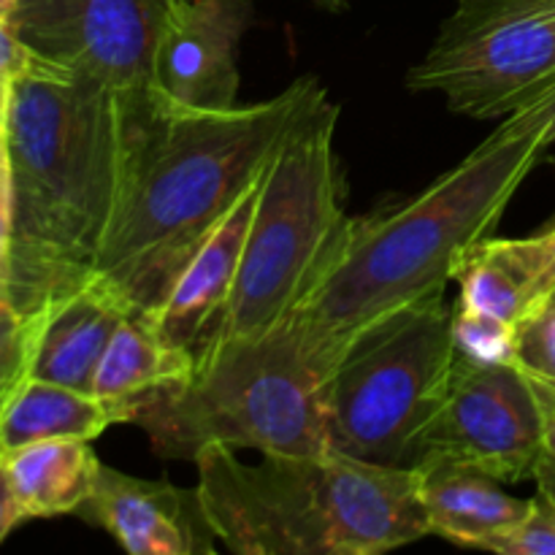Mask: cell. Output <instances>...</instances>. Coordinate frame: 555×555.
<instances>
[{"label": "cell", "instance_id": "1", "mask_svg": "<svg viewBox=\"0 0 555 555\" xmlns=\"http://www.w3.org/2000/svg\"><path fill=\"white\" fill-rule=\"evenodd\" d=\"M328 95L301 76L228 112L177 106L152 87L119 92L117 198L95 274L150 314L287 133Z\"/></svg>", "mask_w": 555, "mask_h": 555}, {"label": "cell", "instance_id": "2", "mask_svg": "<svg viewBox=\"0 0 555 555\" xmlns=\"http://www.w3.org/2000/svg\"><path fill=\"white\" fill-rule=\"evenodd\" d=\"M555 81L496 125L459 166L404 204L350 217L334 258L285 328L325 385L347 347L410 304L444 296L455 269L491 236L551 150Z\"/></svg>", "mask_w": 555, "mask_h": 555}, {"label": "cell", "instance_id": "3", "mask_svg": "<svg viewBox=\"0 0 555 555\" xmlns=\"http://www.w3.org/2000/svg\"><path fill=\"white\" fill-rule=\"evenodd\" d=\"M14 238L5 298L38 314L95 276L117 198L119 90L36 57L11 95Z\"/></svg>", "mask_w": 555, "mask_h": 555}, {"label": "cell", "instance_id": "4", "mask_svg": "<svg viewBox=\"0 0 555 555\" xmlns=\"http://www.w3.org/2000/svg\"><path fill=\"white\" fill-rule=\"evenodd\" d=\"M193 464L209 529L238 555H379L431 534L415 466L339 448L253 464L225 444H209Z\"/></svg>", "mask_w": 555, "mask_h": 555}, {"label": "cell", "instance_id": "5", "mask_svg": "<svg viewBox=\"0 0 555 555\" xmlns=\"http://www.w3.org/2000/svg\"><path fill=\"white\" fill-rule=\"evenodd\" d=\"M160 459L195 461L209 444L260 455H323L334 448L323 383L282 325L260 339L211 341L182 383L139 406Z\"/></svg>", "mask_w": 555, "mask_h": 555}, {"label": "cell", "instance_id": "6", "mask_svg": "<svg viewBox=\"0 0 555 555\" xmlns=\"http://www.w3.org/2000/svg\"><path fill=\"white\" fill-rule=\"evenodd\" d=\"M339 114L325 95L271 155L236 285L209 345L260 339L287 325L334 258L350 222L345 168L336 155Z\"/></svg>", "mask_w": 555, "mask_h": 555}, {"label": "cell", "instance_id": "7", "mask_svg": "<svg viewBox=\"0 0 555 555\" xmlns=\"http://www.w3.org/2000/svg\"><path fill=\"white\" fill-rule=\"evenodd\" d=\"M459 350L444 296L410 304L363 331L323 385L334 448L383 466H412Z\"/></svg>", "mask_w": 555, "mask_h": 555}, {"label": "cell", "instance_id": "8", "mask_svg": "<svg viewBox=\"0 0 555 555\" xmlns=\"http://www.w3.org/2000/svg\"><path fill=\"white\" fill-rule=\"evenodd\" d=\"M555 81V0H459L406 74L455 114L504 119Z\"/></svg>", "mask_w": 555, "mask_h": 555}, {"label": "cell", "instance_id": "9", "mask_svg": "<svg viewBox=\"0 0 555 555\" xmlns=\"http://www.w3.org/2000/svg\"><path fill=\"white\" fill-rule=\"evenodd\" d=\"M545 412L515 363H477L459 352L448 388L415 442L412 466L453 459L502 482L531 477L542 453Z\"/></svg>", "mask_w": 555, "mask_h": 555}, {"label": "cell", "instance_id": "10", "mask_svg": "<svg viewBox=\"0 0 555 555\" xmlns=\"http://www.w3.org/2000/svg\"><path fill=\"white\" fill-rule=\"evenodd\" d=\"M168 5L171 0H20L11 27L49 63L112 90H141L152 81Z\"/></svg>", "mask_w": 555, "mask_h": 555}, {"label": "cell", "instance_id": "11", "mask_svg": "<svg viewBox=\"0 0 555 555\" xmlns=\"http://www.w3.org/2000/svg\"><path fill=\"white\" fill-rule=\"evenodd\" d=\"M253 0H171L157 36L150 87L177 106H238V43Z\"/></svg>", "mask_w": 555, "mask_h": 555}, {"label": "cell", "instance_id": "12", "mask_svg": "<svg viewBox=\"0 0 555 555\" xmlns=\"http://www.w3.org/2000/svg\"><path fill=\"white\" fill-rule=\"evenodd\" d=\"M133 555H211L215 531L204 515L198 488L141 480L101 464L90 502L81 507Z\"/></svg>", "mask_w": 555, "mask_h": 555}, {"label": "cell", "instance_id": "13", "mask_svg": "<svg viewBox=\"0 0 555 555\" xmlns=\"http://www.w3.org/2000/svg\"><path fill=\"white\" fill-rule=\"evenodd\" d=\"M263 173L266 168L238 195V201L228 209V215L217 222L215 231L206 236L198 253L188 260L182 274L177 276L168 296L150 314H144L146 325L166 345L198 356L215 336L222 309H225L233 285H236L244 242H247Z\"/></svg>", "mask_w": 555, "mask_h": 555}, {"label": "cell", "instance_id": "14", "mask_svg": "<svg viewBox=\"0 0 555 555\" xmlns=\"http://www.w3.org/2000/svg\"><path fill=\"white\" fill-rule=\"evenodd\" d=\"M130 307L101 276L38 312L30 377L92 393L98 363Z\"/></svg>", "mask_w": 555, "mask_h": 555}, {"label": "cell", "instance_id": "15", "mask_svg": "<svg viewBox=\"0 0 555 555\" xmlns=\"http://www.w3.org/2000/svg\"><path fill=\"white\" fill-rule=\"evenodd\" d=\"M415 469L428 531L461 547L486 551L488 542L507 534L531 507V499L509 496L502 480L472 464L434 455Z\"/></svg>", "mask_w": 555, "mask_h": 555}, {"label": "cell", "instance_id": "16", "mask_svg": "<svg viewBox=\"0 0 555 555\" xmlns=\"http://www.w3.org/2000/svg\"><path fill=\"white\" fill-rule=\"evenodd\" d=\"M0 459L25 520L79 513L90 502L101 469L90 439H43L0 450Z\"/></svg>", "mask_w": 555, "mask_h": 555}, {"label": "cell", "instance_id": "17", "mask_svg": "<svg viewBox=\"0 0 555 555\" xmlns=\"http://www.w3.org/2000/svg\"><path fill=\"white\" fill-rule=\"evenodd\" d=\"M117 423H133L125 406H114L87 390L27 377L0 412V450L43 439H95Z\"/></svg>", "mask_w": 555, "mask_h": 555}, {"label": "cell", "instance_id": "18", "mask_svg": "<svg viewBox=\"0 0 555 555\" xmlns=\"http://www.w3.org/2000/svg\"><path fill=\"white\" fill-rule=\"evenodd\" d=\"M195 366V356L166 345L144 318L130 314L114 331L101 363H98L92 393L139 417V406L155 390L182 383Z\"/></svg>", "mask_w": 555, "mask_h": 555}, {"label": "cell", "instance_id": "19", "mask_svg": "<svg viewBox=\"0 0 555 555\" xmlns=\"http://www.w3.org/2000/svg\"><path fill=\"white\" fill-rule=\"evenodd\" d=\"M455 282L461 285V307L493 314V318L504 320V323L518 325L534 309L518 276L502 260L486 253L480 242L459 263Z\"/></svg>", "mask_w": 555, "mask_h": 555}, {"label": "cell", "instance_id": "20", "mask_svg": "<svg viewBox=\"0 0 555 555\" xmlns=\"http://www.w3.org/2000/svg\"><path fill=\"white\" fill-rule=\"evenodd\" d=\"M482 249L502 260L529 293L531 304L551 301L555 291V217L526 238H482Z\"/></svg>", "mask_w": 555, "mask_h": 555}, {"label": "cell", "instance_id": "21", "mask_svg": "<svg viewBox=\"0 0 555 555\" xmlns=\"http://www.w3.org/2000/svg\"><path fill=\"white\" fill-rule=\"evenodd\" d=\"M513 363L534 388L540 404H555V304L542 301L515 325Z\"/></svg>", "mask_w": 555, "mask_h": 555}, {"label": "cell", "instance_id": "22", "mask_svg": "<svg viewBox=\"0 0 555 555\" xmlns=\"http://www.w3.org/2000/svg\"><path fill=\"white\" fill-rule=\"evenodd\" d=\"M38 314H25L0 296V412L33 372Z\"/></svg>", "mask_w": 555, "mask_h": 555}, {"label": "cell", "instance_id": "23", "mask_svg": "<svg viewBox=\"0 0 555 555\" xmlns=\"http://www.w3.org/2000/svg\"><path fill=\"white\" fill-rule=\"evenodd\" d=\"M453 339L455 350L477 363H513L515 325L493 318V314L453 307Z\"/></svg>", "mask_w": 555, "mask_h": 555}, {"label": "cell", "instance_id": "24", "mask_svg": "<svg viewBox=\"0 0 555 555\" xmlns=\"http://www.w3.org/2000/svg\"><path fill=\"white\" fill-rule=\"evenodd\" d=\"M486 551L499 555H555V504L545 493H537L526 518L507 534L488 542Z\"/></svg>", "mask_w": 555, "mask_h": 555}, {"label": "cell", "instance_id": "25", "mask_svg": "<svg viewBox=\"0 0 555 555\" xmlns=\"http://www.w3.org/2000/svg\"><path fill=\"white\" fill-rule=\"evenodd\" d=\"M38 54L16 36L11 22H0V125H5L14 87L33 68Z\"/></svg>", "mask_w": 555, "mask_h": 555}, {"label": "cell", "instance_id": "26", "mask_svg": "<svg viewBox=\"0 0 555 555\" xmlns=\"http://www.w3.org/2000/svg\"><path fill=\"white\" fill-rule=\"evenodd\" d=\"M14 238V171H11L9 130L0 125V296H5Z\"/></svg>", "mask_w": 555, "mask_h": 555}, {"label": "cell", "instance_id": "27", "mask_svg": "<svg viewBox=\"0 0 555 555\" xmlns=\"http://www.w3.org/2000/svg\"><path fill=\"white\" fill-rule=\"evenodd\" d=\"M542 412H545V437H542V453L531 477L537 480L540 493H545L555 504V404H542Z\"/></svg>", "mask_w": 555, "mask_h": 555}, {"label": "cell", "instance_id": "28", "mask_svg": "<svg viewBox=\"0 0 555 555\" xmlns=\"http://www.w3.org/2000/svg\"><path fill=\"white\" fill-rule=\"evenodd\" d=\"M22 520H25V515H22L14 491H11L9 475H5L3 459H0V545H3L5 537H9Z\"/></svg>", "mask_w": 555, "mask_h": 555}, {"label": "cell", "instance_id": "29", "mask_svg": "<svg viewBox=\"0 0 555 555\" xmlns=\"http://www.w3.org/2000/svg\"><path fill=\"white\" fill-rule=\"evenodd\" d=\"M16 9H20V0H0V22H11Z\"/></svg>", "mask_w": 555, "mask_h": 555}, {"label": "cell", "instance_id": "30", "mask_svg": "<svg viewBox=\"0 0 555 555\" xmlns=\"http://www.w3.org/2000/svg\"><path fill=\"white\" fill-rule=\"evenodd\" d=\"M551 146H555V119H553V128H551ZM551 163L555 166V155L551 157Z\"/></svg>", "mask_w": 555, "mask_h": 555}, {"label": "cell", "instance_id": "31", "mask_svg": "<svg viewBox=\"0 0 555 555\" xmlns=\"http://www.w3.org/2000/svg\"><path fill=\"white\" fill-rule=\"evenodd\" d=\"M551 301H553V304H555V291H553V296H551Z\"/></svg>", "mask_w": 555, "mask_h": 555}]
</instances>
